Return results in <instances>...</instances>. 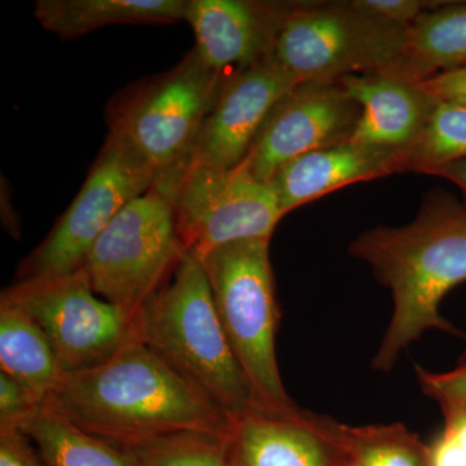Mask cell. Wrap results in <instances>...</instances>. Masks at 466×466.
Returning a JSON list of instances; mask_svg holds the SVG:
<instances>
[{"instance_id": "obj_18", "label": "cell", "mask_w": 466, "mask_h": 466, "mask_svg": "<svg viewBox=\"0 0 466 466\" xmlns=\"http://www.w3.org/2000/svg\"><path fill=\"white\" fill-rule=\"evenodd\" d=\"M187 0H38L43 29L63 39L81 38L113 25H170L186 20Z\"/></svg>"}, {"instance_id": "obj_3", "label": "cell", "mask_w": 466, "mask_h": 466, "mask_svg": "<svg viewBox=\"0 0 466 466\" xmlns=\"http://www.w3.org/2000/svg\"><path fill=\"white\" fill-rule=\"evenodd\" d=\"M134 333L227 416L259 406L223 332L201 259L192 251L137 312Z\"/></svg>"}, {"instance_id": "obj_7", "label": "cell", "mask_w": 466, "mask_h": 466, "mask_svg": "<svg viewBox=\"0 0 466 466\" xmlns=\"http://www.w3.org/2000/svg\"><path fill=\"white\" fill-rule=\"evenodd\" d=\"M187 253L173 202L153 187L116 214L88 250L84 269L97 296L135 318Z\"/></svg>"}, {"instance_id": "obj_14", "label": "cell", "mask_w": 466, "mask_h": 466, "mask_svg": "<svg viewBox=\"0 0 466 466\" xmlns=\"http://www.w3.org/2000/svg\"><path fill=\"white\" fill-rule=\"evenodd\" d=\"M290 3L187 0L186 21L195 33L196 52L225 76L268 60Z\"/></svg>"}, {"instance_id": "obj_26", "label": "cell", "mask_w": 466, "mask_h": 466, "mask_svg": "<svg viewBox=\"0 0 466 466\" xmlns=\"http://www.w3.org/2000/svg\"><path fill=\"white\" fill-rule=\"evenodd\" d=\"M355 7L372 15L377 18L408 27L424 15L425 12L440 7L444 2H429V0H352Z\"/></svg>"}, {"instance_id": "obj_31", "label": "cell", "mask_w": 466, "mask_h": 466, "mask_svg": "<svg viewBox=\"0 0 466 466\" xmlns=\"http://www.w3.org/2000/svg\"><path fill=\"white\" fill-rule=\"evenodd\" d=\"M2 196V222L5 226V231L9 233L14 238H20V225H18L17 216L15 213V208L11 207L8 200V193H5L3 189Z\"/></svg>"}, {"instance_id": "obj_13", "label": "cell", "mask_w": 466, "mask_h": 466, "mask_svg": "<svg viewBox=\"0 0 466 466\" xmlns=\"http://www.w3.org/2000/svg\"><path fill=\"white\" fill-rule=\"evenodd\" d=\"M296 85L272 58L226 76L202 126L191 165H240L275 104Z\"/></svg>"}, {"instance_id": "obj_15", "label": "cell", "mask_w": 466, "mask_h": 466, "mask_svg": "<svg viewBox=\"0 0 466 466\" xmlns=\"http://www.w3.org/2000/svg\"><path fill=\"white\" fill-rule=\"evenodd\" d=\"M408 171L406 152L349 142L291 159L269 180L285 216L350 184Z\"/></svg>"}, {"instance_id": "obj_21", "label": "cell", "mask_w": 466, "mask_h": 466, "mask_svg": "<svg viewBox=\"0 0 466 466\" xmlns=\"http://www.w3.org/2000/svg\"><path fill=\"white\" fill-rule=\"evenodd\" d=\"M343 440L351 466H428V447L400 422L343 425Z\"/></svg>"}, {"instance_id": "obj_2", "label": "cell", "mask_w": 466, "mask_h": 466, "mask_svg": "<svg viewBox=\"0 0 466 466\" xmlns=\"http://www.w3.org/2000/svg\"><path fill=\"white\" fill-rule=\"evenodd\" d=\"M349 253L372 268L394 300L373 370H391L426 330L461 334L440 311L444 297L466 281V208L452 195L429 192L412 222L368 229Z\"/></svg>"}, {"instance_id": "obj_19", "label": "cell", "mask_w": 466, "mask_h": 466, "mask_svg": "<svg viewBox=\"0 0 466 466\" xmlns=\"http://www.w3.org/2000/svg\"><path fill=\"white\" fill-rule=\"evenodd\" d=\"M0 372L46 403L66 372L46 334L16 303L0 296Z\"/></svg>"}, {"instance_id": "obj_12", "label": "cell", "mask_w": 466, "mask_h": 466, "mask_svg": "<svg viewBox=\"0 0 466 466\" xmlns=\"http://www.w3.org/2000/svg\"><path fill=\"white\" fill-rule=\"evenodd\" d=\"M219 441L226 466H351L343 424L299 406L251 407L229 417Z\"/></svg>"}, {"instance_id": "obj_20", "label": "cell", "mask_w": 466, "mask_h": 466, "mask_svg": "<svg viewBox=\"0 0 466 466\" xmlns=\"http://www.w3.org/2000/svg\"><path fill=\"white\" fill-rule=\"evenodd\" d=\"M21 431L33 441L43 466H142L135 451L82 431L51 408L43 406Z\"/></svg>"}, {"instance_id": "obj_16", "label": "cell", "mask_w": 466, "mask_h": 466, "mask_svg": "<svg viewBox=\"0 0 466 466\" xmlns=\"http://www.w3.org/2000/svg\"><path fill=\"white\" fill-rule=\"evenodd\" d=\"M339 82L361 109L350 139L354 143L407 152L438 104L419 85L385 73L348 76Z\"/></svg>"}, {"instance_id": "obj_22", "label": "cell", "mask_w": 466, "mask_h": 466, "mask_svg": "<svg viewBox=\"0 0 466 466\" xmlns=\"http://www.w3.org/2000/svg\"><path fill=\"white\" fill-rule=\"evenodd\" d=\"M406 157L408 171L429 175L466 158V106L438 101Z\"/></svg>"}, {"instance_id": "obj_23", "label": "cell", "mask_w": 466, "mask_h": 466, "mask_svg": "<svg viewBox=\"0 0 466 466\" xmlns=\"http://www.w3.org/2000/svg\"><path fill=\"white\" fill-rule=\"evenodd\" d=\"M142 466H226L218 438L184 434L135 450Z\"/></svg>"}, {"instance_id": "obj_17", "label": "cell", "mask_w": 466, "mask_h": 466, "mask_svg": "<svg viewBox=\"0 0 466 466\" xmlns=\"http://www.w3.org/2000/svg\"><path fill=\"white\" fill-rule=\"evenodd\" d=\"M464 66L466 3L444 2L407 27L400 55L381 73L417 84Z\"/></svg>"}, {"instance_id": "obj_8", "label": "cell", "mask_w": 466, "mask_h": 466, "mask_svg": "<svg viewBox=\"0 0 466 466\" xmlns=\"http://www.w3.org/2000/svg\"><path fill=\"white\" fill-rule=\"evenodd\" d=\"M152 170L115 131L100 150L81 191L45 238L23 260L16 283L73 274L116 214L155 187Z\"/></svg>"}, {"instance_id": "obj_30", "label": "cell", "mask_w": 466, "mask_h": 466, "mask_svg": "<svg viewBox=\"0 0 466 466\" xmlns=\"http://www.w3.org/2000/svg\"><path fill=\"white\" fill-rule=\"evenodd\" d=\"M431 175L444 177L459 187L462 193V205L466 208V158L452 162L434 170Z\"/></svg>"}, {"instance_id": "obj_25", "label": "cell", "mask_w": 466, "mask_h": 466, "mask_svg": "<svg viewBox=\"0 0 466 466\" xmlns=\"http://www.w3.org/2000/svg\"><path fill=\"white\" fill-rule=\"evenodd\" d=\"M43 406L23 383L0 372V431L21 429Z\"/></svg>"}, {"instance_id": "obj_5", "label": "cell", "mask_w": 466, "mask_h": 466, "mask_svg": "<svg viewBox=\"0 0 466 466\" xmlns=\"http://www.w3.org/2000/svg\"><path fill=\"white\" fill-rule=\"evenodd\" d=\"M225 76L193 48L173 69L126 91L109 110L110 131L142 158L155 174V188L167 196L191 165Z\"/></svg>"}, {"instance_id": "obj_4", "label": "cell", "mask_w": 466, "mask_h": 466, "mask_svg": "<svg viewBox=\"0 0 466 466\" xmlns=\"http://www.w3.org/2000/svg\"><path fill=\"white\" fill-rule=\"evenodd\" d=\"M200 259L223 332L254 400L271 410L297 407L285 390L276 357L280 308L269 240L231 242Z\"/></svg>"}, {"instance_id": "obj_24", "label": "cell", "mask_w": 466, "mask_h": 466, "mask_svg": "<svg viewBox=\"0 0 466 466\" xmlns=\"http://www.w3.org/2000/svg\"><path fill=\"white\" fill-rule=\"evenodd\" d=\"M444 425L428 447V466H466V400L440 401Z\"/></svg>"}, {"instance_id": "obj_27", "label": "cell", "mask_w": 466, "mask_h": 466, "mask_svg": "<svg viewBox=\"0 0 466 466\" xmlns=\"http://www.w3.org/2000/svg\"><path fill=\"white\" fill-rule=\"evenodd\" d=\"M420 388L429 398L440 403L441 400H466V349L458 364L449 372H429L425 368L416 366Z\"/></svg>"}, {"instance_id": "obj_1", "label": "cell", "mask_w": 466, "mask_h": 466, "mask_svg": "<svg viewBox=\"0 0 466 466\" xmlns=\"http://www.w3.org/2000/svg\"><path fill=\"white\" fill-rule=\"evenodd\" d=\"M45 407L131 451L184 434L220 440L229 419L137 337L103 363L67 373Z\"/></svg>"}, {"instance_id": "obj_6", "label": "cell", "mask_w": 466, "mask_h": 466, "mask_svg": "<svg viewBox=\"0 0 466 466\" xmlns=\"http://www.w3.org/2000/svg\"><path fill=\"white\" fill-rule=\"evenodd\" d=\"M406 29L351 2H291L271 58L296 84L381 73L400 55Z\"/></svg>"}, {"instance_id": "obj_11", "label": "cell", "mask_w": 466, "mask_h": 466, "mask_svg": "<svg viewBox=\"0 0 466 466\" xmlns=\"http://www.w3.org/2000/svg\"><path fill=\"white\" fill-rule=\"evenodd\" d=\"M360 113L339 81L297 84L267 116L245 159L268 183L291 159L349 142Z\"/></svg>"}, {"instance_id": "obj_29", "label": "cell", "mask_w": 466, "mask_h": 466, "mask_svg": "<svg viewBox=\"0 0 466 466\" xmlns=\"http://www.w3.org/2000/svg\"><path fill=\"white\" fill-rule=\"evenodd\" d=\"M417 85L438 101L466 106V66L431 76Z\"/></svg>"}, {"instance_id": "obj_28", "label": "cell", "mask_w": 466, "mask_h": 466, "mask_svg": "<svg viewBox=\"0 0 466 466\" xmlns=\"http://www.w3.org/2000/svg\"><path fill=\"white\" fill-rule=\"evenodd\" d=\"M0 466H43L38 451L21 429L0 431Z\"/></svg>"}, {"instance_id": "obj_10", "label": "cell", "mask_w": 466, "mask_h": 466, "mask_svg": "<svg viewBox=\"0 0 466 466\" xmlns=\"http://www.w3.org/2000/svg\"><path fill=\"white\" fill-rule=\"evenodd\" d=\"M2 296L39 325L66 375L103 363L135 337V318L97 296L84 267L60 278L15 283Z\"/></svg>"}, {"instance_id": "obj_9", "label": "cell", "mask_w": 466, "mask_h": 466, "mask_svg": "<svg viewBox=\"0 0 466 466\" xmlns=\"http://www.w3.org/2000/svg\"><path fill=\"white\" fill-rule=\"evenodd\" d=\"M167 198L187 250L200 258L231 242L271 240L285 217L271 184L247 159L231 168L189 165Z\"/></svg>"}]
</instances>
